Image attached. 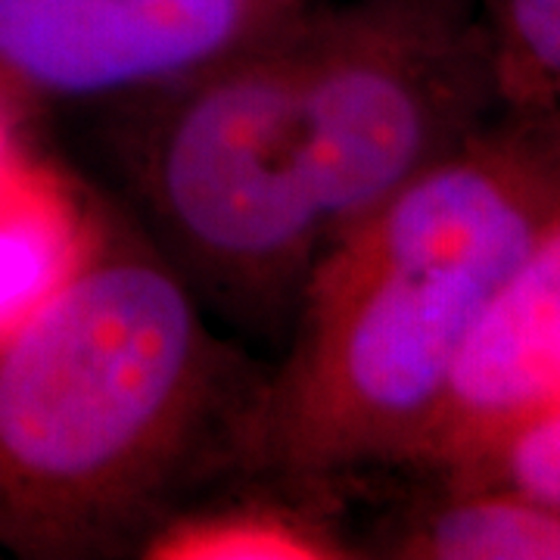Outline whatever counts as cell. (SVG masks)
Instances as JSON below:
<instances>
[{
	"instance_id": "cell-6",
	"label": "cell",
	"mask_w": 560,
	"mask_h": 560,
	"mask_svg": "<svg viewBox=\"0 0 560 560\" xmlns=\"http://www.w3.org/2000/svg\"><path fill=\"white\" fill-rule=\"evenodd\" d=\"M560 405V290L526 261L489 302L460 349L418 448L495 430Z\"/></svg>"
},
{
	"instance_id": "cell-10",
	"label": "cell",
	"mask_w": 560,
	"mask_h": 560,
	"mask_svg": "<svg viewBox=\"0 0 560 560\" xmlns=\"http://www.w3.org/2000/svg\"><path fill=\"white\" fill-rule=\"evenodd\" d=\"M499 79L508 91L560 88V0H499Z\"/></svg>"
},
{
	"instance_id": "cell-12",
	"label": "cell",
	"mask_w": 560,
	"mask_h": 560,
	"mask_svg": "<svg viewBox=\"0 0 560 560\" xmlns=\"http://www.w3.org/2000/svg\"><path fill=\"white\" fill-rule=\"evenodd\" d=\"M20 109L22 103L0 88V187L22 168L20 162Z\"/></svg>"
},
{
	"instance_id": "cell-3",
	"label": "cell",
	"mask_w": 560,
	"mask_h": 560,
	"mask_svg": "<svg viewBox=\"0 0 560 560\" xmlns=\"http://www.w3.org/2000/svg\"><path fill=\"white\" fill-rule=\"evenodd\" d=\"M280 32L156 91L147 187L180 256L219 296L243 312L280 305L296 315L330 234L302 156Z\"/></svg>"
},
{
	"instance_id": "cell-9",
	"label": "cell",
	"mask_w": 560,
	"mask_h": 560,
	"mask_svg": "<svg viewBox=\"0 0 560 560\" xmlns=\"http://www.w3.org/2000/svg\"><path fill=\"white\" fill-rule=\"evenodd\" d=\"M420 548L442 560H560V511L523 495L458 501L423 526Z\"/></svg>"
},
{
	"instance_id": "cell-1",
	"label": "cell",
	"mask_w": 560,
	"mask_h": 560,
	"mask_svg": "<svg viewBox=\"0 0 560 560\" xmlns=\"http://www.w3.org/2000/svg\"><path fill=\"white\" fill-rule=\"evenodd\" d=\"M265 381L172 265L84 253L0 337V548L140 555L209 477L249 470Z\"/></svg>"
},
{
	"instance_id": "cell-8",
	"label": "cell",
	"mask_w": 560,
	"mask_h": 560,
	"mask_svg": "<svg viewBox=\"0 0 560 560\" xmlns=\"http://www.w3.org/2000/svg\"><path fill=\"white\" fill-rule=\"evenodd\" d=\"M143 558L160 560H337L355 551L334 526L287 508H221L180 511L143 545Z\"/></svg>"
},
{
	"instance_id": "cell-13",
	"label": "cell",
	"mask_w": 560,
	"mask_h": 560,
	"mask_svg": "<svg viewBox=\"0 0 560 560\" xmlns=\"http://www.w3.org/2000/svg\"><path fill=\"white\" fill-rule=\"evenodd\" d=\"M529 261L560 290V224H545Z\"/></svg>"
},
{
	"instance_id": "cell-7",
	"label": "cell",
	"mask_w": 560,
	"mask_h": 560,
	"mask_svg": "<svg viewBox=\"0 0 560 560\" xmlns=\"http://www.w3.org/2000/svg\"><path fill=\"white\" fill-rule=\"evenodd\" d=\"M81 256L69 202L20 168L0 187V337L54 296Z\"/></svg>"
},
{
	"instance_id": "cell-5",
	"label": "cell",
	"mask_w": 560,
	"mask_h": 560,
	"mask_svg": "<svg viewBox=\"0 0 560 560\" xmlns=\"http://www.w3.org/2000/svg\"><path fill=\"white\" fill-rule=\"evenodd\" d=\"M315 0H0V88L103 97L194 79Z\"/></svg>"
},
{
	"instance_id": "cell-11",
	"label": "cell",
	"mask_w": 560,
	"mask_h": 560,
	"mask_svg": "<svg viewBox=\"0 0 560 560\" xmlns=\"http://www.w3.org/2000/svg\"><path fill=\"white\" fill-rule=\"evenodd\" d=\"M508 474L517 495L560 511V405L514 427L508 442Z\"/></svg>"
},
{
	"instance_id": "cell-4",
	"label": "cell",
	"mask_w": 560,
	"mask_h": 560,
	"mask_svg": "<svg viewBox=\"0 0 560 560\" xmlns=\"http://www.w3.org/2000/svg\"><path fill=\"white\" fill-rule=\"evenodd\" d=\"M280 40L302 156L334 243L445 160L455 47L440 0H315Z\"/></svg>"
},
{
	"instance_id": "cell-2",
	"label": "cell",
	"mask_w": 560,
	"mask_h": 560,
	"mask_svg": "<svg viewBox=\"0 0 560 560\" xmlns=\"http://www.w3.org/2000/svg\"><path fill=\"white\" fill-rule=\"evenodd\" d=\"M495 156H445L320 253L265 381L249 470L330 486L418 452L460 349L545 231Z\"/></svg>"
}]
</instances>
